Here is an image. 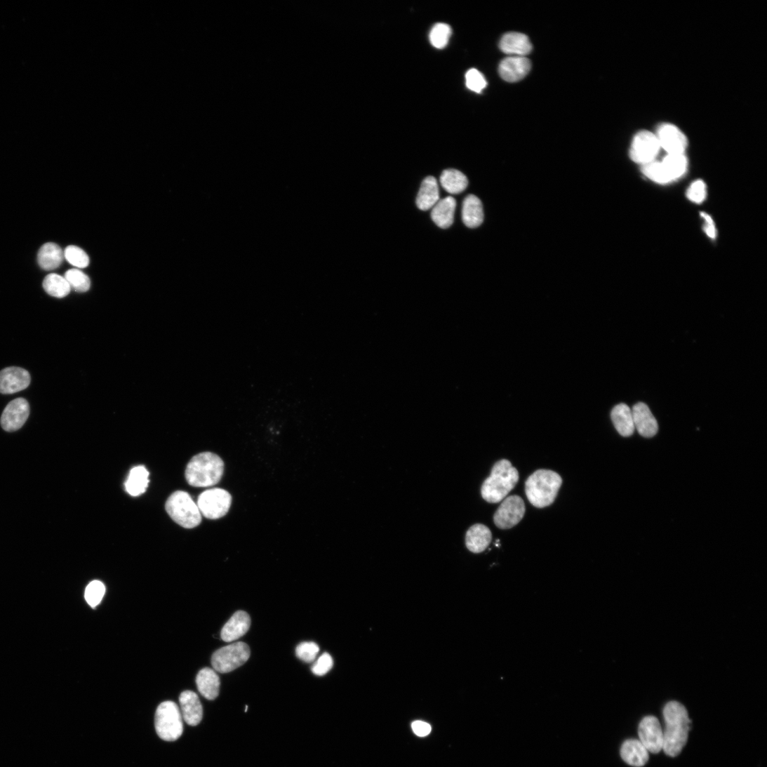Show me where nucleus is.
Returning a JSON list of instances; mask_svg holds the SVG:
<instances>
[{
    "label": "nucleus",
    "instance_id": "obj_1",
    "mask_svg": "<svg viewBox=\"0 0 767 767\" xmlns=\"http://www.w3.org/2000/svg\"><path fill=\"white\" fill-rule=\"evenodd\" d=\"M666 729L662 749L669 756H678L686 745L692 721L686 707L679 702H668L664 709Z\"/></svg>",
    "mask_w": 767,
    "mask_h": 767
},
{
    "label": "nucleus",
    "instance_id": "obj_2",
    "mask_svg": "<svg viewBox=\"0 0 767 767\" xmlns=\"http://www.w3.org/2000/svg\"><path fill=\"white\" fill-rule=\"evenodd\" d=\"M224 462L211 452L199 453L189 462L185 477L187 483L195 488H209L218 484L224 473Z\"/></svg>",
    "mask_w": 767,
    "mask_h": 767
},
{
    "label": "nucleus",
    "instance_id": "obj_3",
    "mask_svg": "<svg viewBox=\"0 0 767 767\" xmlns=\"http://www.w3.org/2000/svg\"><path fill=\"white\" fill-rule=\"evenodd\" d=\"M563 483L561 477L550 469H539L525 483L526 497L533 506L545 508L552 505Z\"/></svg>",
    "mask_w": 767,
    "mask_h": 767
},
{
    "label": "nucleus",
    "instance_id": "obj_4",
    "mask_svg": "<svg viewBox=\"0 0 767 767\" xmlns=\"http://www.w3.org/2000/svg\"><path fill=\"white\" fill-rule=\"evenodd\" d=\"M519 479L518 470L508 460L497 462L491 474L483 484V498L489 503H498L506 498Z\"/></svg>",
    "mask_w": 767,
    "mask_h": 767
},
{
    "label": "nucleus",
    "instance_id": "obj_5",
    "mask_svg": "<svg viewBox=\"0 0 767 767\" xmlns=\"http://www.w3.org/2000/svg\"><path fill=\"white\" fill-rule=\"evenodd\" d=\"M166 510L175 523L186 528H195L202 521L197 504L185 491H176L171 495L166 502Z\"/></svg>",
    "mask_w": 767,
    "mask_h": 767
},
{
    "label": "nucleus",
    "instance_id": "obj_6",
    "mask_svg": "<svg viewBox=\"0 0 767 767\" xmlns=\"http://www.w3.org/2000/svg\"><path fill=\"white\" fill-rule=\"evenodd\" d=\"M154 724L156 732L161 740L167 742L178 740L184 731L182 715L178 705L173 701L161 703L156 711Z\"/></svg>",
    "mask_w": 767,
    "mask_h": 767
},
{
    "label": "nucleus",
    "instance_id": "obj_7",
    "mask_svg": "<svg viewBox=\"0 0 767 767\" xmlns=\"http://www.w3.org/2000/svg\"><path fill=\"white\" fill-rule=\"evenodd\" d=\"M251 655V648L246 643L236 642L215 652L211 658V664L215 671L227 674L245 665Z\"/></svg>",
    "mask_w": 767,
    "mask_h": 767
},
{
    "label": "nucleus",
    "instance_id": "obj_8",
    "mask_svg": "<svg viewBox=\"0 0 767 767\" xmlns=\"http://www.w3.org/2000/svg\"><path fill=\"white\" fill-rule=\"evenodd\" d=\"M232 500V496L227 491L213 488L199 495L197 505L201 515L209 519H218L228 513Z\"/></svg>",
    "mask_w": 767,
    "mask_h": 767
},
{
    "label": "nucleus",
    "instance_id": "obj_9",
    "mask_svg": "<svg viewBox=\"0 0 767 767\" xmlns=\"http://www.w3.org/2000/svg\"><path fill=\"white\" fill-rule=\"evenodd\" d=\"M660 149L656 135L641 131L632 140L629 156L633 161L643 166L655 161Z\"/></svg>",
    "mask_w": 767,
    "mask_h": 767
},
{
    "label": "nucleus",
    "instance_id": "obj_10",
    "mask_svg": "<svg viewBox=\"0 0 767 767\" xmlns=\"http://www.w3.org/2000/svg\"><path fill=\"white\" fill-rule=\"evenodd\" d=\"M526 507L522 498L518 495L507 498L494 515L495 525L501 529H508L518 524L523 519Z\"/></svg>",
    "mask_w": 767,
    "mask_h": 767
},
{
    "label": "nucleus",
    "instance_id": "obj_11",
    "mask_svg": "<svg viewBox=\"0 0 767 767\" xmlns=\"http://www.w3.org/2000/svg\"><path fill=\"white\" fill-rule=\"evenodd\" d=\"M640 742L648 752L659 753L663 748L664 733L659 720L655 716H646L639 726Z\"/></svg>",
    "mask_w": 767,
    "mask_h": 767
},
{
    "label": "nucleus",
    "instance_id": "obj_12",
    "mask_svg": "<svg viewBox=\"0 0 767 767\" xmlns=\"http://www.w3.org/2000/svg\"><path fill=\"white\" fill-rule=\"evenodd\" d=\"M28 401L24 398H18L8 403L1 418L4 429L13 432L21 429L29 416L30 409Z\"/></svg>",
    "mask_w": 767,
    "mask_h": 767
},
{
    "label": "nucleus",
    "instance_id": "obj_13",
    "mask_svg": "<svg viewBox=\"0 0 767 767\" xmlns=\"http://www.w3.org/2000/svg\"><path fill=\"white\" fill-rule=\"evenodd\" d=\"M656 135L660 147L667 154H684L688 141L685 135L677 127L671 124L662 125Z\"/></svg>",
    "mask_w": 767,
    "mask_h": 767
},
{
    "label": "nucleus",
    "instance_id": "obj_14",
    "mask_svg": "<svg viewBox=\"0 0 767 767\" xmlns=\"http://www.w3.org/2000/svg\"><path fill=\"white\" fill-rule=\"evenodd\" d=\"M31 377L26 370L11 367L0 371V393L11 394L27 389Z\"/></svg>",
    "mask_w": 767,
    "mask_h": 767
},
{
    "label": "nucleus",
    "instance_id": "obj_15",
    "mask_svg": "<svg viewBox=\"0 0 767 767\" xmlns=\"http://www.w3.org/2000/svg\"><path fill=\"white\" fill-rule=\"evenodd\" d=\"M632 413L634 428L641 436L652 438L658 434V423L646 404L642 402L636 403Z\"/></svg>",
    "mask_w": 767,
    "mask_h": 767
},
{
    "label": "nucleus",
    "instance_id": "obj_16",
    "mask_svg": "<svg viewBox=\"0 0 767 767\" xmlns=\"http://www.w3.org/2000/svg\"><path fill=\"white\" fill-rule=\"evenodd\" d=\"M532 64L526 57L509 56L504 59L499 66L501 78L509 83L522 80L529 73Z\"/></svg>",
    "mask_w": 767,
    "mask_h": 767
},
{
    "label": "nucleus",
    "instance_id": "obj_17",
    "mask_svg": "<svg viewBox=\"0 0 767 767\" xmlns=\"http://www.w3.org/2000/svg\"><path fill=\"white\" fill-rule=\"evenodd\" d=\"M251 618L245 611L236 612L221 630V639L225 642H231L244 636L250 629Z\"/></svg>",
    "mask_w": 767,
    "mask_h": 767
},
{
    "label": "nucleus",
    "instance_id": "obj_18",
    "mask_svg": "<svg viewBox=\"0 0 767 767\" xmlns=\"http://www.w3.org/2000/svg\"><path fill=\"white\" fill-rule=\"evenodd\" d=\"M180 702L182 715L185 722L191 726H198L203 719L204 709L198 695L186 691L180 695Z\"/></svg>",
    "mask_w": 767,
    "mask_h": 767
},
{
    "label": "nucleus",
    "instance_id": "obj_19",
    "mask_svg": "<svg viewBox=\"0 0 767 767\" xmlns=\"http://www.w3.org/2000/svg\"><path fill=\"white\" fill-rule=\"evenodd\" d=\"M501 51L511 56L525 57L533 50V44L528 37L521 33L505 34L500 42Z\"/></svg>",
    "mask_w": 767,
    "mask_h": 767
},
{
    "label": "nucleus",
    "instance_id": "obj_20",
    "mask_svg": "<svg viewBox=\"0 0 767 767\" xmlns=\"http://www.w3.org/2000/svg\"><path fill=\"white\" fill-rule=\"evenodd\" d=\"M492 539L493 535L490 528L484 524L477 523L468 529L465 544L469 552L480 554L486 550Z\"/></svg>",
    "mask_w": 767,
    "mask_h": 767
},
{
    "label": "nucleus",
    "instance_id": "obj_21",
    "mask_svg": "<svg viewBox=\"0 0 767 767\" xmlns=\"http://www.w3.org/2000/svg\"><path fill=\"white\" fill-rule=\"evenodd\" d=\"M462 219L469 228L479 227L484 220L483 206L481 201L474 195L467 196L462 204Z\"/></svg>",
    "mask_w": 767,
    "mask_h": 767
},
{
    "label": "nucleus",
    "instance_id": "obj_22",
    "mask_svg": "<svg viewBox=\"0 0 767 767\" xmlns=\"http://www.w3.org/2000/svg\"><path fill=\"white\" fill-rule=\"evenodd\" d=\"M196 682L199 693L206 699L213 700L218 696L220 679L213 669H201L196 676Z\"/></svg>",
    "mask_w": 767,
    "mask_h": 767
},
{
    "label": "nucleus",
    "instance_id": "obj_23",
    "mask_svg": "<svg viewBox=\"0 0 767 767\" xmlns=\"http://www.w3.org/2000/svg\"><path fill=\"white\" fill-rule=\"evenodd\" d=\"M620 754L627 763L635 767L644 766L648 760L647 749L637 740H626L621 747Z\"/></svg>",
    "mask_w": 767,
    "mask_h": 767
},
{
    "label": "nucleus",
    "instance_id": "obj_24",
    "mask_svg": "<svg viewBox=\"0 0 767 767\" xmlns=\"http://www.w3.org/2000/svg\"><path fill=\"white\" fill-rule=\"evenodd\" d=\"M456 201L452 196H448L433 207L431 215L435 224L442 229L450 227L454 222Z\"/></svg>",
    "mask_w": 767,
    "mask_h": 767
},
{
    "label": "nucleus",
    "instance_id": "obj_25",
    "mask_svg": "<svg viewBox=\"0 0 767 767\" xmlns=\"http://www.w3.org/2000/svg\"><path fill=\"white\" fill-rule=\"evenodd\" d=\"M438 182L434 176H428L423 181L417 197V206L423 211H429L439 201Z\"/></svg>",
    "mask_w": 767,
    "mask_h": 767
},
{
    "label": "nucleus",
    "instance_id": "obj_26",
    "mask_svg": "<svg viewBox=\"0 0 767 767\" xmlns=\"http://www.w3.org/2000/svg\"><path fill=\"white\" fill-rule=\"evenodd\" d=\"M611 419L618 432L623 437L631 436L634 431L632 409L625 403L614 407Z\"/></svg>",
    "mask_w": 767,
    "mask_h": 767
},
{
    "label": "nucleus",
    "instance_id": "obj_27",
    "mask_svg": "<svg viewBox=\"0 0 767 767\" xmlns=\"http://www.w3.org/2000/svg\"><path fill=\"white\" fill-rule=\"evenodd\" d=\"M65 253L58 245L52 243L44 244L38 253V263L40 267L46 271L54 270L63 262Z\"/></svg>",
    "mask_w": 767,
    "mask_h": 767
},
{
    "label": "nucleus",
    "instance_id": "obj_28",
    "mask_svg": "<svg viewBox=\"0 0 767 767\" xmlns=\"http://www.w3.org/2000/svg\"><path fill=\"white\" fill-rule=\"evenodd\" d=\"M149 473L143 465L133 468L126 483V491L133 497L140 496L147 489Z\"/></svg>",
    "mask_w": 767,
    "mask_h": 767
},
{
    "label": "nucleus",
    "instance_id": "obj_29",
    "mask_svg": "<svg viewBox=\"0 0 767 767\" xmlns=\"http://www.w3.org/2000/svg\"><path fill=\"white\" fill-rule=\"evenodd\" d=\"M442 187L451 194H459L467 187L468 180L465 174L456 169H446L440 177Z\"/></svg>",
    "mask_w": 767,
    "mask_h": 767
},
{
    "label": "nucleus",
    "instance_id": "obj_30",
    "mask_svg": "<svg viewBox=\"0 0 767 767\" xmlns=\"http://www.w3.org/2000/svg\"><path fill=\"white\" fill-rule=\"evenodd\" d=\"M660 162L671 183L681 178L687 171L688 161L684 154H667Z\"/></svg>",
    "mask_w": 767,
    "mask_h": 767
},
{
    "label": "nucleus",
    "instance_id": "obj_31",
    "mask_svg": "<svg viewBox=\"0 0 767 767\" xmlns=\"http://www.w3.org/2000/svg\"><path fill=\"white\" fill-rule=\"evenodd\" d=\"M43 287L50 296L58 299L66 298L72 291L66 278L57 274L47 275L43 281Z\"/></svg>",
    "mask_w": 767,
    "mask_h": 767
},
{
    "label": "nucleus",
    "instance_id": "obj_32",
    "mask_svg": "<svg viewBox=\"0 0 767 767\" xmlns=\"http://www.w3.org/2000/svg\"><path fill=\"white\" fill-rule=\"evenodd\" d=\"M451 34L452 30L448 25L438 23L429 33V41L436 48L443 49L448 45Z\"/></svg>",
    "mask_w": 767,
    "mask_h": 767
},
{
    "label": "nucleus",
    "instance_id": "obj_33",
    "mask_svg": "<svg viewBox=\"0 0 767 767\" xmlns=\"http://www.w3.org/2000/svg\"><path fill=\"white\" fill-rule=\"evenodd\" d=\"M65 277L69 282L72 289L75 290L76 292L85 293L91 288L90 278L78 269L67 271Z\"/></svg>",
    "mask_w": 767,
    "mask_h": 767
},
{
    "label": "nucleus",
    "instance_id": "obj_34",
    "mask_svg": "<svg viewBox=\"0 0 767 767\" xmlns=\"http://www.w3.org/2000/svg\"><path fill=\"white\" fill-rule=\"evenodd\" d=\"M105 593L104 584L99 580H93L86 589L85 599L90 606L95 608L102 600Z\"/></svg>",
    "mask_w": 767,
    "mask_h": 767
},
{
    "label": "nucleus",
    "instance_id": "obj_35",
    "mask_svg": "<svg viewBox=\"0 0 767 767\" xmlns=\"http://www.w3.org/2000/svg\"><path fill=\"white\" fill-rule=\"evenodd\" d=\"M65 258L74 267L85 268L89 265L90 260L86 253L81 248L70 246L65 250Z\"/></svg>",
    "mask_w": 767,
    "mask_h": 767
},
{
    "label": "nucleus",
    "instance_id": "obj_36",
    "mask_svg": "<svg viewBox=\"0 0 767 767\" xmlns=\"http://www.w3.org/2000/svg\"><path fill=\"white\" fill-rule=\"evenodd\" d=\"M467 88L471 91L481 93L487 87L488 83L484 76L477 69H472L465 74Z\"/></svg>",
    "mask_w": 767,
    "mask_h": 767
},
{
    "label": "nucleus",
    "instance_id": "obj_37",
    "mask_svg": "<svg viewBox=\"0 0 767 767\" xmlns=\"http://www.w3.org/2000/svg\"><path fill=\"white\" fill-rule=\"evenodd\" d=\"M320 648L317 643L313 641L302 642L296 648L297 657L306 663L313 662L319 653Z\"/></svg>",
    "mask_w": 767,
    "mask_h": 767
},
{
    "label": "nucleus",
    "instance_id": "obj_38",
    "mask_svg": "<svg viewBox=\"0 0 767 767\" xmlns=\"http://www.w3.org/2000/svg\"><path fill=\"white\" fill-rule=\"evenodd\" d=\"M687 198L693 203L700 204L702 203L707 196V187L703 181L697 180L693 182L688 189Z\"/></svg>",
    "mask_w": 767,
    "mask_h": 767
},
{
    "label": "nucleus",
    "instance_id": "obj_39",
    "mask_svg": "<svg viewBox=\"0 0 767 767\" xmlns=\"http://www.w3.org/2000/svg\"><path fill=\"white\" fill-rule=\"evenodd\" d=\"M333 660L332 657L328 653H324L314 665L312 671L315 675L322 676L328 674L333 668Z\"/></svg>",
    "mask_w": 767,
    "mask_h": 767
},
{
    "label": "nucleus",
    "instance_id": "obj_40",
    "mask_svg": "<svg viewBox=\"0 0 767 767\" xmlns=\"http://www.w3.org/2000/svg\"><path fill=\"white\" fill-rule=\"evenodd\" d=\"M700 215L704 220V230L705 234L709 236L712 239H716L717 236V230L716 225L712 216L705 213H701Z\"/></svg>",
    "mask_w": 767,
    "mask_h": 767
},
{
    "label": "nucleus",
    "instance_id": "obj_41",
    "mask_svg": "<svg viewBox=\"0 0 767 767\" xmlns=\"http://www.w3.org/2000/svg\"><path fill=\"white\" fill-rule=\"evenodd\" d=\"M412 730L419 737H426L432 731L429 724L423 721H415L412 723Z\"/></svg>",
    "mask_w": 767,
    "mask_h": 767
}]
</instances>
